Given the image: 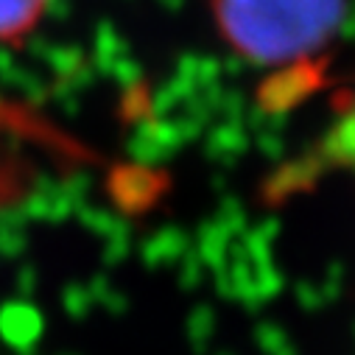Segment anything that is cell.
I'll list each match as a JSON object with an SVG mask.
<instances>
[{
  "label": "cell",
  "instance_id": "cell-2",
  "mask_svg": "<svg viewBox=\"0 0 355 355\" xmlns=\"http://www.w3.org/2000/svg\"><path fill=\"white\" fill-rule=\"evenodd\" d=\"M322 157H324V162L347 171L355 180V90L344 98L333 126L327 129Z\"/></svg>",
  "mask_w": 355,
  "mask_h": 355
},
{
  "label": "cell",
  "instance_id": "cell-3",
  "mask_svg": "<svg viewBox=\"0 0 355 355\" xmlns=\"http://www.w3.org/2000/svg\"><path fill=\"white\" fill-rule=\"evenodd\" d=\"M51 0H0V45H20L45 20Z\"/></svg>",
  "mask_w": 355,
  "mask_h": 355
},
{
  "label": "cell",
  "instance_id": "cell-1",
  "mask_svg": "<svg viewBox=\"0 0 355 355\" xmlns=\"http://www.w3.org/2000/svg\"><path fill=\"white\" fill-rule=\"evenodd\" d=\"M227 45L260 64H283L319 51L338 28L344 0H213Z\"/></svg>",
  "mask_w": 355,
  "mask_h": 355
}]
</instances>
